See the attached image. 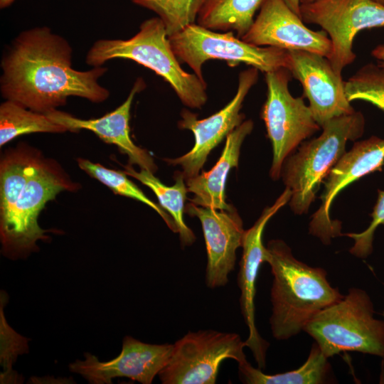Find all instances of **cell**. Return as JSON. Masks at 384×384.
<instances>
[{
	"mask_svg": "<svg viewBox=\"0 0 384 384\" xmlns=\"http://www.w3.org/2000/svg\"><path fill=\"white\" fill-rule=\"evenodd\" d=\"M1 68L2 96L38 112L56 110L70 96L101 102L110 95L98 83L107 69H73L70 44L47 27L21 33L4 55Z\"/></svg>",
	"mask_w": 384,
	"mask_h": 384,
	"instance_id": "obj_1",
	"label": "cell"
},
{
	"mask_svg": "<svg viewBox=\"0 0 384 384\" xmlns=\"http://www.w3.org/2000/svg\"><path fill=\"white\" fill-rule=\"evenodd\" d=\"M73 182L58 163L28 145L6 151L0 162V240L2 254L26 258L48 240L49 230L38 225L46 203L63 191H74Z\"/></svg>",
	"mask_w": 384,
	"mask_h": 384,
	"instance_id": "obj_2",
	"label": "cell"
},
{
	"mask_svg": "<svg viewBox=\"0 0 384 384\" xmlns=\"http://www.w3.org/2000/svg\"><path fill=\"white\" fill-rule=\"evenodd\" d=\"M266 249L265 262L273 276L271 331L274 338L287 340L343 295L331 285L325 270L298 260L283 240H270Z\"/></svg>",
	"mask_w": 384,
	"mask_h": 384,
	"instance_id": "obj_3",
	"label": "cell"
},
{
	"mask_svg": "<svg viewBox=\"0 0 384 384\" xmlns=\"http://www.w3.org/2000/svg\"><path fill=\"white\" fill-rule=\"evenodd\" d=\"M119 58L134 60L154 71L171 85L186 106L201 108L206 103L205 80L181 68L165 25L158 16L144 21L139 32L127 40L96 41L87 54L86 63L94 68L100 67L109 60Z\"/></svg>",
	"mask_w": 384,
	"mask_h": 384,
	"instance_id": "obj_4",
	"label": "cell"
},
{
	"mask_svg": "<svg viewBox=\"0 0 384 384\" xmlns=\"http://www.w3.org/2000/svg\"><path fill=\"white\" fill-rule=\"evenodd\" d=\"M321 128L320 136L303 143L282 167L283 181L292 193L289 206L297 215L308 212L323 180L346 152L347 142L363 135L365 118L355 111L329 120Z\"/></svg>",
	"mask_w": 384,
	"mask_h": 384,
	"instance_id": "obj_5",
	"label": "cell"
},
{
	"mask_svg": "<svg viewBox=\"0 0 384 384\" xmlns=\"http://www.w3.org/2000/svg\"><path fill=\"white\" fill-rule=\"evenodd\" d=\"M304 331L328 358L344 351L384 358V321L374 317L373 302L363 289H349L339 301L315 315Z\"/></svg>",
	"mask_w": 384,
	"mask_h": 384,
	"instance_id": "obj_6",
	"label": "cell"
},
{
	"mask_svg": "<svg viewBox=\"0 0 384 384\" xmlns=\"http://www.w3.org/2000/svg\"><path fill=\"white\" fill-rule=\"evenodd\" d=\"M169 40L179 61L186 63L203 80L202 66L212 59L225 60L230 66L243 63L265 73L289 66V50L250 44L236 38L231 31L213 32L194 23L169 36Z\"/></svg>",
	"mask_w": 384,
	"mask_h": 384,
	"instance_id": "obj_7",
	"label": "cell"
},
{
	"mask_svg": "<svg viewBox=\"0 0 384 384\" xmlns=\"http://www.w3.org/2000/svg\"><path fill=\"white\" fill-rule=\"evenodd\" d=\"M292 77L285 68L265 73L267 87L261 117L272 146L271 177L281 176L285 159L306 139L321 127L301 97H294L289 90Z\"/></svg>",
	"mask_w": 384,
	"mask_h": 384,
	"instance_id": "obj_8",
	"label": "cell"
},
{
	"mask_svg": "<svg viewBox=\"0 0 384 384\" xmlns=\"http://www.w3.org/2000/svg\"><path fill=\"white\" fill-rule=\"evenodd\" d=\"M245 347L236 333L188 331L173 344L170 358L158 375L163 384H214L224 360L238 363L247 360Z\"/></svg>",
	"mask_w": 384,
	"mask_h": 384,
	"instance_id": "obj_9",
	"label": "cell"
},
{
	"mask_svg": "<svg viewBox=\"0 0 384 384\" xmlns=\"http://www.w3.org/2000/svg\"><path fill=\"white\" fill-rule=\"evenodd\" d=\"M300 17L306 23L319 26L329 36L332 52L328 58L341 75L356 55L353 50L358 33L384 28V5L374 0H313L301 3Z\"/></svg>",
	"mask_w": 384,
	"mask_h": 384,
	"instance_id": "obj_10",
	"label": "cell"
},
{
	"mask_svg": "<svg viewBox=\"0 0 384 384\" xmlns=\"http://www.w3.org/2000/svg\"><path fill=\"white\" fill-rule=\"evenodd\" d=\"M257 79V68L251 67L242 71L235 97L223 109L207 118L198 119L197 114L187 110L182 111L178 127L193 133L194 145L184 155L165 161L169 164L181 166L185 179L198 175L210 151L243 122L245 116L240 111L245 97Z\"/></svg>",
	"mask_w": 384,
	"mask_h": 384,
	"instance_id": "obj_11",
	"label": "cell"
},
{
	"mask_svg": "<svg viewBox=\"0 0 384 384\" xmlns=\"http://www.w3.org/2000/svg\"><path fill=\"white\" fill-rule=\"evenodd\" d=\"M384 166V139L372 136L357 142L346 151L331 169L324 181L321 205L309 223L310 234L319 238L325 245L341 233V223L330 217L331 203L338 193L361 177L381 171Z\"/></svg>",
	"mask_w": 384,
	"mask_h": 384,
	"instance_id": "obj_12",
	"label": "cell"
},
{
	"mask_svg": "<svg viewBox=\"0 0 384 384\" xmlns=\"http://www.w3.org/2000/svg\"><path fill=\"white\" fill-rule=\"evenodd\" d=\"M241 39L257 46L305 50L327 58L332 52L327 33L309 28L284 0H265L259 14Z\"/></svg>",
	"mask_w": 384,
	"mask_h": 384,
	"instance_id": "obj_13",
	"label": "cell"
},
{
	"mask_svg": "<svg viewBox=\"0 0 384 384\" xmlns=\"http://www.w3.org/2000/svg\"><path fill=\"white\" fill-rule=\"evenodd\" d=\"M291 196V191L286 188L274 203L265 208L255 224L245 231L242 242V254L237 281L240 290L241 314L248 328L245 343L261 370L265 368L269 347V343L260 336L255 324L256 281L260 266L265 262L267 252L262 242V235L269 220L289 201Z\"/></svg>",
	"mask_w": 384,
	"mask_h": 384,
	"instance_id": "obj_14",
	"label": "cell"
},
{
	"mask_svg": "<svg viewBox=\"0 0 384 384\" xmlns=\"http://www.w3.org/2000/svg\"><path fill=\"white\" fill-rule=\"evenodd\" d=\"M172 348L173 344H150L126 336L119 355L114 359L101 362L92 353H85V359H77L69 365V369L92 384H110L113 378L120 377L151 384L167 363Z\"/></svg>",
	"mask_w": 384,
	"mask_h": 384,
	"instance_id": "obj_15",
	"label": "cell"
},
{
	"mask_svg": "<svg viewBox=\"0 0 384 384\" xmlns=\"http://www.w3.org/2000/svg\"><path fill=\"white\" fill-rule=\"evenodd\" d=\"M288 70L298 80L308 99L316 122L329 120L355 112L346 97L342 75L336 73L327 58L305 50H289Z\"/></svg>",
	"mask_w": 384,
	"mask_h": 384,
	"instance_id": "obj_16",
	"label": "cell"
},
{
	"mask_svg": "<svg viewBox=\"0 0 384 384\" xmlns=\"http://www.w3.org/2000/svg\"><path fill=\"white\" fill-rule=\"evenodd\" d=\"M185 212L197 217L202 225L207 251L206 285L212 289L226 285L229 274L235 269L236 250L242 247L245 231L237 210L233 206L217 210L190 203Z\"/></svg>",
	"mask_w": 384,
	"mask_h": 384,
	"instance_id": "obj_17",
	"label": "cell"
},
{
	"mask_svg": "<svg viewBox=\"0 0 384 384\" xmlns=\"http://www.w3.org/2000/svg\"><path fill=\"white\" fill-rule=\"evenodd\" d=\"M143 84L141 80H138L126 100L117 109L100 118L82 119L58 110L45 114L67 130L92 131L103 142L116 145L122 154L128 156L129 164H136L142 169L155 173L157 166L152 156L146 150L137 146L132 142L129 134L132 103L135 94L144 87Z\"/></svg>",
	"mask_w": 384,
	"mask_h": 384,
	"instance_id": "obj_18",
	"label": "cell"
},
{
	"mask_svg": "<svg viewBox=\"0 0 384 384\" xmlns=\"http://www.w3.org/2000/svg\"><path fill=\"white\" fill-rule=\"evenodd\" d=\"M252 129V120L243 122L227 136L221 156L210 171L185 179L188 191L193 193L191 203L217 210L232 206L225 200L226 179L229 171L238 167L241 145Z\"/></svg>",
	"mask_w": 384,
	"mask_h": 384,
	"instance_id": "obj_19",
	"label": "cell"
},
{
	"mask_svg": "<svg viewBox=\"0 0 384 384\" xmlns=\"http://www.w3.org/2000/svg\"><path fill=\"white\" fill-rule=\"evenodd\" d=\"M239 376L247 384H323L329 383L331 366L314 342L309 356L299 368L277 374H265L254 368L247 360L238 363Z\"/></svg>",
	"mask_w": 384,
	"mask_h": 384,
	"instance_id": "obj_20",
	"label": "cell"
},
{
	"mask_svg": "<svg viewBox=\"0 0 384 384\" xmlns=\"http://www.w3.org/2000/svg\"><path fill=\"white\" fill-rule=\"evenodd\" d=\"M265 0H206L198 24L210 30L235 31L242 38L254 22L256 11Z\"/></svg>",
	"mask_w": 384,
	"mask_h": 384,
	"instance_id": "obj_21",
	"label": "cell"
},
{
	"mask_svg": "<svg viewBox=\"0 0 384 384\" xmlns=\"http://www.w3.org/2000/svg\"><path fill=\"white\" fill-rule=\"evenodd\" d=\"M127 176L139 180L144 185L149 187L156 196L161 206L169 212L173 218L179 234L182 245H192L196 237L184 222L183 213L185 211V201L188 188L184 182V176L181 172L175 176L176 183L171 186L164 185L154 173L145 169L140 171H135L131 166L127 165L123 171Z\"/></svg>",
	"mask_w": 384,
	"mask_h": 384,
	"instance_id": "obj_22",
	"label": "cell"
},
{
	"mask_svg": "<svg viewBox=\"0 0 384 384\" xmlns=\"http://www.w3.org/2000/svg\"><path fill=\"white\" fill-rule=\"evenodd\" d=\"M65 127L51 120L45 113L29 110L12 100L0 105V146L17 137L35 133H60Z\"/></svg>",
	"mask_w": 384,
	"mask_h": 384,
	"instance_id": "obj_23",
	"label": "cell"
},
{
	"mask_svg": "<svg viewBox=\"0 0 384 384\" xmlns=\"http://www.w3.org/2000/svg\"><path fill=\"white\" fill-rule=\"evenodd\" d=\"M77 161L82 170L107 186L115 194L139 201L151 208L161 217L173 232L178 233L176 224L170 215L161 206L149 199L136 184L129 180L124 171H114L85 159L79 158Z\"/></svg>",
	"mask_w": 384,
	"mask_h": 384,
	"instance_id": "obj_24",
	"label": "cell"
},
{
	"mask_svg": "<svg viewBox=\"0 0 384 384\" xmlns=\"http://www.w3.org/2000/svg\"><path fill=\"white\" fill-rule=\"evenodd\" d=\"M156 13L171 36L194 23L206 0H131Z\"/></svg>",
	"mask_w": 384,
	"mask_h": 384,
	"instance_id": "obj_25",
	"label": "cell"
},
{
	"mask_svg": "<svg viewBox=\"0 0 384 384\" xmlns=\"http://www.w3.org/2000/svg\"><path fill=\"white\" fill-rule=\"evenodd\" d=\"M8 301V295L1 291L0 295V362L2 371L1 383H21L23 378L13 370L19 355L28 351V339L15 331L7 323L4 309Z\"/></svg>",
	"mask_w": 384,
	"mask_h": 384,
	"instance_id": "obj_26",
	"label": "cell"
},
{
	"mask_svg": "<svg viewBox=\"0 0 384 384\" xmlns=\"http://www.w3.org/2000/svg\"><path fill=\"white\" fill-rule=\"evenodd\" d=\"M344 89L349 102L366 101L384 112V68L380 65H363L344 81Z\"/></svg>",
	"mask_w": 384,
	"mask_h": 384,
	"instance_id": "obj_27",
	"label": "cell"
},
{
	"mask_svg": "<svg viewBox=\"0 0 384 384\" xmlns=\"http://www.w3.org/2000/svg\"><path fill=\"white\" fill-rule=\"evenodd\" d=\"M370 216L371 223L364 231L342 234L354 240L349 252L357 257L366 258L371 254L375 232L379 225L384 226V191H378V198Z\"/></svg>",
	"mask_w": 384,
	"mask_h": 384,
	"instance_id": "obj_28",
	"label": "cell"
},
{
	"mask_svg": "<svg viewBox=\"0 0 384 384\" xmlns=\"http://www.w3.org/2000/svg\"><path fill=\"white\" fill-rule=\"evenodd\" d=\"M371 55L377 60L378 65L384 68V44L375 46L371 51Z\"/></svg>",
	"mask_w": 384,
	"mask_h": 384,
	"instance_id": "obj_29",
	"label": "cell"
},
{
	"mask_svg": "<svg viewBox=\"0 0 384 384\" xmlns=\"http://www.w3.org/2000/svg\"><path fill=\"white\" fill-rule=\"evenodd\" d=\"M289 7L300 16L301 0H284Z\"/></svg>",
	"mask_w": 384,
	"mask_h": 384,
	"instance_id": "obj_30",
	"label": "cell"
},
{
	"mask_svg": "<svg viewBox=\"0 0 384 384\" xmlns=\"http://www.w3.org/2000/svg\"><path fill=\"white\" fill-rule=\"evenodd\" d=\"M14 0H0V7L4 9L13 3Z\"/></svg>",
	"mask_w": 384,
	"mask_h": 384,
	"instance_id": "obj_31",
	"label": "cell"
},
{
	"mask_svg": "<svg viewBox=\"0 0 384 384\" xmlns=\"http://www.w3.org/2000/svg\"><path fill=\"white\" fill-rule=\"evenodd\" d=\"M313 1V0H301V3L308 2V1ZM374 1L379 3V4H380L384 5V0H374Z\"/></svg>",
	"mask_w": 384,
	"mask_h": 384,
	"instance_id": "obj_32",
	"label": "cell"
},
{
	"mask_svg": "<svg viewBox=\"0 0 384 384\" xmlns=\"http://www.w3.org/2000/svg\"><path fill=\"white\" fill-rule=\"evenodd\" d=\"M383 316H384V312H383Z\"/></svg>",
	"mask_w": 384,
	"mask_h": 384,
	"instance_id": "obj_33",
	"label": "cell"
}]
</instances>
